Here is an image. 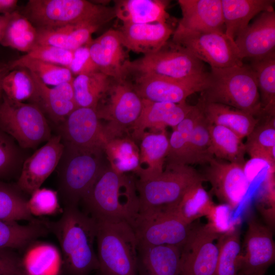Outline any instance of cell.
<instances>
[{"instance_id":"cell-35","label":"cell","mask_w":275,"mask_h":275,"mask_svg":"<svg viewBox=\"0 0 275 275\" xmlns=\"http://www.w3.org/2000/svg\"><path fill=\"white\" fill-rule=\"evenodd\" d=\"M104 153L109 167L116 173H136L140 149L131 138L123 136L108 141L104 147Z\"/></svg>"},{"instance_id":"cell-9","label":"cell","mask_w":275,"mask_h":275,"mask_svg":"<svg viewBox=\"0 0 275 275\" xmlns=\"http://www.w3.org/2000/svg\"><path fill=\"white\" fill-rule=\"evenodd\" d=\"M142 108V98L127 79H112L106 93L96 108L103 125L107 141L124 136L138 119Z\"/></svg>"},{"instance_id":"cell-44","label":"cell","mask_w":275,"mask_h":275,"mask_svg":"<svg viewBox=\"0 0 275 275\" xmlns=\"http://www.w3.org/2000/svg\"><path fill=\"white\" fill-rule=\"evenodd\" d=\"M20 190L0 181V220L17 222L36 220L28 207V200Z\"/></svg>"},{"instance_id":"cell-41","label":"cell","mask_w":275,"mask_h":275,"mask_svg":"<svg viewBox=\"0 0 275 275\" xmlns=\"http://www.w3.org/2000/svg\"><path fill=\"white\" fill-rule=\"evenodd\" d=\"M216 243L218 252L214 275H238L242 245L239 229L235 227L220 234Z\"/></svg>"},{"instance_id":"cell-37","label":"cell","mask_w":275,"mask_h":275,"mask_svg":"<svg viewBox=\"0 0 275 275\" xmlns=\"http://www.w3.org/2000/svg\"><path fill=\"white\" fill-rule=\"evenodd\" d=\"M211 150L216 158L245 166L244 144L231 130L221 125L210 124Z\"/></svg>"},{"instance_id":"cell-23","label":"cell","mask_w":275,"mask_h":275,"mask_svg":"<svg viewBox=\"0 0 275 275\" xmlns=\"http://www.w3.org/2000/svg\"><path fill=\"white\" fill-rule=\"evenodd\" d=\"M117 31L123 47L144 55L160 49L168 41L174 32L167 22L123 23Z\"/></svg>"},{"instance_id":"cell-13","label":"cell","mask_w":275,"mask_h":275,"mask_svg":"<svg viewBox=\"0 0 275 275\" xmlns=\"http://www.w3.org/2000/svg\"><path fill=\"white\" fill-rule=\"evenodd\" d=\"M192 227V224L185 223L174 211L139 214L132 226L140 243L180 248L187 240Z\"/></svg>"},{"instance_id":"cell-56","label":"cell","mask_w":275,"mask_h":275,"mask_svg":"<svg viewBox=\"0 0 275 275\" xmlns=\"http://www.w3.org/2000/svg\"><path fill=\"white\" fill-rule=\"evenodd\" d=\"M2 38H3V35H0V43H1V40L2 39Z\"/></svg>"},{"instance_id":"cell-30","label":"cell","mask_w":275,"mask_h":275,"mask_svg":"<svg viewBox=\"0 0 275 275\" xmlns=\"http://www.w3.org/2000/svg\"><path fill=\"white\" fill-rule=\"evenodd\" d=\"M167 1L121 0L115 2V15L123 23L142 24L167 22Z\"/></svg>"},{"instance_id":"cell-26","label":"cell","mask_w":275,"mask_h":275,"mask_svg":"<svg viewBox=\"0 0 275 275\" xmlns=\"http://www.w3.org/2000/svg\"><path fill=\"white\" fill-rule=\"evenodd\" d=\"M139 142L140 162L135 174L139 180H146L160 175L163 171L169 149L166 130L145 132Z\"/></svg>"},{"instance_id":"cell-18","label":"cell","mask_w":275,"mask_h":275,"mask_svg":"<svg viewBox=\"0 0 275 275\" xmlns=\"http://www.w3.org/2000/svg\"><path fill=\"white\" fill-rule=\"evenodd\" d=\"M64 144L60 135L51 136L46 144L24 161L17 186L31 194L57 168L62 156Z\"/></svg>"},{"instance_id":"cell-29","label":"cell","mask_w":275,"mask_h":275,"mask_svg":"<svg viewBox=\"0 0 275 275\" xmlns=\"http://www.w3.org/2000/svg\"><path fill=\"white\" fill-rule=\"evenodd\" d=\"M99 28L91 24L79 23L53 28L37 29L36 44L74 51L89 44L92 41V34Z\"/></svg>"},{"instance_id":"cell-21","label":"cell","mask_w":275,"mask_h":275,"mask_svg":"<svg viewBox=\"0 0 275 275\" xmlns=\"http://www.w3.org/2000/svg\"><path fill=\"white\" fill-rule=\"evenodd\" d=\"M91 56L99 71L115 80L125 79L130 61L117 30H109L89 44Z\"/></svg>"},{"instance_id":"cell-31","label":"cell","mask_w":275,"mask_h":275,"mask_svg":"<svg viewBox=\"0 0 275 275\" xmlns=\"http://www.w3.org/2000/svg\"><path fill=\"white\" fill-rule=\"evenodd\" d=\"M24 249L21 261L25 275H57L59 273L62 257L54 245L35 240Z\"/></svg>"},{"instance_id":"cell-12","label":"cell","mask_w":275,"mask_h":275,"mask_svg":"<svg viewBox=\"0 0 275 275\" xmlns=\"http://www.w3.org/2000/svg\"><path fill=\"white\" fill-rule=\"evenodd\" d=\"M219 234L208 223L192 227L181 248L180 275H214Z\"/></svg>"},{"instance_id":"cell-48","label":"cell","mask_w":275,"mask_h":275,"mask_svg":"<svg viewBox=\"0 0 275 275\" xmlns=\"http://www.w3.org/2000/svg\"><path fill=\"white\" fill-rule=\"evenodd\" d=\"M73 54V51L51 45L36 44L25 56L68 68Z\"/></svg>"},{"instance_id":"cell-27","label":"cell","mask_w":275,"mask_h":275,"mask_svg":"<svg viewBox=\"0 0 275 275\" xmlns=\"http://www.w3.org/2000/svg\"><path fill=\"white\" fill-rule=\"evenodd\" d=\"M225 34L233 40L260 13L273 10L274 0H221Z\"/></svg>"},{"instance_id":"cell-46","label":"cell","mask_w":275,"mask_h":275,"mask_svg":"<svg viewBox=\"0 0 275 275\" xmlns=\"http://www.w3.org/2000/svg\"><path fill=\"white\" fill-rule=\"evenodd\" d=\"M31 195L30 199L28 200V207L32 215H51L59 211L60 206L57 191L39 188Z\"/></svg>"},{"instance_id":"cell-24","label":"cell","mask_w":275,"mask_h":275,"mask_svg":"<svg viewBox=\"0 0 275 275\" xmlns=\"http://www.w3.org/2000/svg\"><path fill=\"white\" fill-rule=\"evenodd\" d=\"M181 248L138 242L137 275H180Z\"/></svg>"},{"instance_id":"cell-28","label":"cell","mask_w":275,"mask_h":275,"mask_svg":"<svg viewBox=\"0 0 275 275\" xmlns=\"http://www.w3.org/2000/svg\"><path fill=\"white\" fill-rule=\"evenodd\" d=\"M198 100L210 123L225 127L241 139L252 132L260 120L251 114L228 105L204 102L200 98Z\"/></svg>"},{"instance_id":"cell-6","label":"cell","mask_w":275,"mask_h":275,"mask_svg":"<svg viewBox=\"0 0 275 275\" xmlns=\"http://www.w3.org/2000/svg\"><path fill=\"white\" fill-rule=\"evenodd\" d=\"M24 14L37 29L79 23L101 26L116 16L114 8L86 0H29Z\"/></svg>"},{"instance_id":"cell-53","label":"cell","mask_w":275,"mask_h":275,"mask_svg":"<svg viewBox=\"0 0 275 275\" xmlns=\"http://www.w3.org/2000/svg\"><path fill=\"white\" fill-rule=\"evenodd\" d=\"M17 3V0H0V14H11L15 12Z\"/></svg>"},{"instance_id":"cell-15","label":"cell","mask_w":275,"mask_h":275,"mask_svg":"<svg viewBox=\"0 0 275 275\" xmlns=\"http://www.w3.org/2000/svg\"><path fill=\"white\" fill-rule=\"evenodd\" d=\"M208 73L202 77L176 79L149 74L135 75L132 86L140 97L153 101L180 103L190 95L204 91L208 84Z\"/></svg>"},{"instance_id":"cell-14","label":"cell","mask_w":275,"mask_h":275,"mask_svg":"<svg viewBox=\"0 0 275 275\" xmlns=\"http://www.w3.org/2000/svg\"><path fill=\"white\" fill-rule=\"evenodd\" d=\"M274 261L272 230L255 218H251L241 245L238 275H265Z\"/></svg>"},{"instance_id":"cell-39","label":"cell","mask_w":275,"mask_h":275,"mask_svg":"<svg viewBox=\"0 0 275 275\" xmlns=\"http://www.w3.org/2000/svg\"><path fill=\"white\" fill-rule=\"evenodd\" d=\"M37 30L24 15L15 11L4 31L1 44L28 53L37 42Z\"/></svg>"},{"instance_id":"cell-22","label":"cell","mask_w":275,"mask_h":275,"mask_svg":"<svg viewBox=\"0 0 275 275\" xmlns=\"http://www.w3.org/2000/svg\"><path fill=\"white\" fill-rule=\"evenodd\" d=\"M182 12L175 30L225 33L221 0H178Z\"/></svg>"},{"instance_id":"cell-19","label":"cell","mask_w":275,"mask_h":275,"mask_svg":"<svg viewBox=\"0 0 275 275\" xmlns=\"http://www.w3.org/2000/svg\"><path fill=\"white\" fill-rule=\"evenodd\" d=\"M239 57L256 59L275 53V12L264 11L234 40Z\"/></svg>"},{"instance_id":"cell-49","label":"cell","mask_w":275,"mask_h":275,"mask_svg":"<svg viewBox=\"0 0 275 275\" xmlns=\"http://www.w3.org/2000/svg\"><path fill=\"white\" fill-rule=\"evenodd\" d=\"M12 139L0 129V178L11 174L18 163L19 152Z\"/></svg>"},{"instance_id":"cell-5","label":"cell","mask_w":275,"mask_h":275,"mask_svg":"<svg viewBox=\"0 0 275 275\" xmlns=\"http://www.w3.org/2000/svg\"><path fill=\"white\" fill-rule=\"evenodd\" d=\"M95 221L100 274L137 275L138 240L132 227L123 221Z\"/></svg>"},{"instance_id":"cell-45","label":"cell","mask_w":275,"mask_h":275,"mask_svg":"<svg viewBox=\"0 0 275 275\" xmlns=\"http://www.w3.org/2000/svg\"><path fill=\"white\" fill-rule=\"evenodd\" d=\"M210 124L202 108L191 135L189 149V165L208 164L214 157L211 150Z\"/></svg>"},{"instance_id":"cell-3","label":"cell","mask_w":275,"mask_h":275,"mask_svg":"<svg viewBox=\"0 0 275 275\" xmlns=\"http://www.w3.org/2000/svg\"><path fill=\"white\" fill-rule=\"evenodd\" d=\"M200 99L220 103L251 114L258 118L264 115L261 106L257 79L249 66L211 68L208 84Z\"/></svg>"},{"instance_id":"cell-33","label":"cell","mask_w":275,"mask_h":275,"mask_svg":"<svg viewBox=\"0 0 275 275\" xmlns=\"http://www.w3.org/2000/svg\"><path fill=\"white\" fill-rule=\"evenodd\" d=\"M202 111L198 101L175 128L169 139V149L165 165H189V149L194 125Z\"/></svg>"},{"instance_id":"cell-34","label":"cell","mask_w":275,"mask_h":275,"mask_svg":"<svg viewBox=\"0 0 275 275\" xmlns=\"http://www.w3.org/2000/svg\"><path fill=\"white\" fill-rule=\"evenodd\" d=\"M48 232L44 222L39 220L24 225L0 220V250L24 249Z\"/></svg>"},{"instance_id":"cell-25","label":"cell","mask_w":275,"mask_h":275,"mask_svg":"<svg viewBox=\"0 0 275 275\" xmlns=\"http://www.w3.org/2000/svg\"><path fill=\"white\" fill-rule=\"evenodd\" d=\"M32 74L36 86L35 104L45 112L53 122L62 123L74 109L78 107L75 100L72 81L50 88Z\"/></svg>"},{"instance_id":"cell-57","label":"cell","mask_w":275,"mask_h":275,"mask_svg":"<svg viewBox=\"0 0 275 275\" xmlns=\"http://www.w3.org/2000/svg\"><path fill=\"white\" fill-rule=\"evenodd\" d=\"M99 275H100V274H99Z\"/></svg>"},{"instance_id":"cell-2","label":"cell","mask_w":275,"mask_h":275,"mask_svg":"<svg viewBox=\"0 0 275 275\" xmlns=\"http://www.w3.org/2000/svg\"><path fill=\"white\" fill-rule=\"evenodd\" d=\"M85 212L95 219L123 221L131 227L140 213L136 179L104 165L82 198Z\"/></svg>"},{"instance_id":"cell-38","label":"cell","mask_w":275,"mask_h":275,"mask_svg":"<svg viewBox=\"0 0 275 275\" xmlns=\"http://www.w3.org/2000/svg\"><path fill=\"white\" fill-rule=\"evenodd\" d=\"M250 66L256 75L264 114L275 116V53L251 59Z\"/></svg>"},{"instance_id":"cell-17","label":"cell","mask_w":275,"mask_h":275,"mask_svg":"<svg viewBox=\"0 0 275 275\" xmlns=\"http://www.w3.org/2000/svg\"><path fill=\"white\" fill-rule=\"evenodd\" d=\"M61 125L59 135L63 142L80 148L104 151L107 140L96 109L78 107Z\"/></svg>"},{"instance_id":"cell-8","label":"cell","mask_w":275,"mask_h":275,"mask_svg":"<svg viewBox=\"0 0 275 275\" xmlns=\"http://www.w3.org/2000/svg\"><path fill=\"white\" fill-rule=\"evenodd\" d=\"M127 70V77L149 74L176 79L196 78L208 73L201 61L172 41L155 52L130 61Z\"/></svg>"},{"instance_id":"cell-50","label":"cell","mask_w":275,"mask_h":275,"mask_svg":"<svg viewBox=\"0 0 275 275\" xmlns=\"http://www.w3.org/2000/svg\"><path fill=\"white\" fill-rule=\"evenodd\" d=\"M68 68L73 75L75 76L99 71L91 56L89 44L79 47L73 51V58Z\"/></svg>"},{"instance_id":"cell-16","label":"cell","mask_w":275,"mask_h":275,"mask_svg":"<svg viewBox=\"0 0 275 275\" xmlns=\"http://www.w3.org/2000/svg\"><path fill=\"white\" fill-rule=\"evenodd\" d=\"M204 174L205 181L210 183L211 191L217 199L236 209L245 197L250 182L245 172V166L224 161L214 157Z\"/></svg>"},{"instance_id":"cell-10","label":"cell","mask_w":275,"mask_h":275,"mask_svg":"<svg viewBox=\"0 0 275 275\" xmlns=\"http://www.w3.org/2000/svg\"><path fill=\"white\" fill-rule=\"evenodd\" d=\"M0 129L22 148H35L52 136L44 114L36 104L15 101L3 95Z\"/></svg>"},{"instance_id":"cell-42","label":"cell","mask_w":275,"mask_h":275,"mask_svg":"<svg viewBox=\"0 0 275 275\" xmlns=\"http://www.w3.org/2000/svg\"><path fill=\"white\" fill-rule=\"evenodd\" d=\"M202 184L199 183L191 187L183 196L174 210L188 225H191L201 217H206L214 205Z\"/></svg>"},{"instance_id":"cell-20","label":"cell","mask_w":275,"mask_h":275,"mask_svg":"<svg viewBox=\"0 0 275 275\" xmlns=\"http://www.w3.org/2000/svg\"><path fill=\"white\" fill-rule=\"evenodd\" d=\"M186 101L180 103L153 101L142 99V108L140 116L132 127L131 138L140 141L146 129L153 132L173 129L181 122L193 108Z\"/></svg>"},{"instance_id":"cell-55","label":"cell","mask_w":275,"mask_h":275,"mask_svg":"<svg viewBox=\"0 0 275 275\" xmlns=\"http://www.w3.org/2000/svg\"><path fill=\"white\" fill-rule=\"evenodd\" d=\"M12 13L0 15V35H1L3 36L4 31L11 18Z\"/></svg>"},{"instance_id":"cell-40","label":"cell","mask_w":275,"mask_h":275,"mask_svg":"<svg viewBox=\"0 0 275 275\" xmlns=\"http://www.w3.org/2000/svg\"><path fill=\"white\" fill-rule=\"evenodd\" d=\"M12 70L24 68L37 77L43 83L55 86L72 81L74 76L70 70L64 66L55 65L23 55L9 62Z\"/></svg>"},{"instance_id":"cell-1","label":"cell","mask_w":275,"mask_h":275,"mask_svg":"<svg viewBox=\"0 0 275 275\" xmlns=\"http://www.w3.org/2000/svg\"><path fill=\"white\" fill-rule=\"evenodd\" d=\"M63 211L58 221L45 224L60 243L67 274L89 275L99 267L94 250L96 222L77 206H64Z\"/></svg>"},{"instance_id":"cell-4","label":"cell","mask_w":275,"mask_h":275,"mask_svg":"<svg viewBox=\"0 0 275 275\" xmlns=\"http://www.w3.org/2000/svg\"><path fill=\"white\" fill-rule=\"evenodd\" d=\"M203 182L202 174L190 165H165L163 172L156 177L136 179L139 214L174 211L184 194Z\"/></svg>"},{"instance_id":"cell-7","label":"cell","mask_w":275,"mask_h":275,"mask_svg":"<svg viewBox=\"0 0 275 275\" xmlns=\"http://www.w3.org/2000/svg\"><path fill=\"white\" fill-rule=\"evenodd\" d=\"M63 143V151L57 167L58 194L64 206H78L105 165L104 151L83 149Z\"/></svg>"},{"instance_id":"cell-32","label":"cell","mask_w":275,"mask_h":275,"mask_svg":"<svg viewBox=\"0 0 275 275\" xmlns=\"http://www.w3.org/2000/svg\"><path fill=\"white\" fill-rule=\"evenodd\" d=\"M245 150L251 158L262 159L275 170V116H266L246 136Z\"/></svg>"},{"instance_id":"cell-36","label":"cell","mask_w":275,"mask_h":275,"mask_svg":"<svg viewBox=\"0 0 275 275\" xmlns=\"http://www.w3.org/2000/svg\"><path fill=\"white\" fill-rule=\"evenodd\" d=\"M112 79L100 71L74 77L72 86L78 107L96 109L98 103L109 89Z\"/></svg>"},{"instance_id":"cell-54","label":"cell","mask_w":275,"mask_h":275,"mask_svg":"<svg viewBox=\"0 0 275 275\" xmlns=\"http://www.w3.org/2000/svg\"><path fill=\"white\" fill-rule=\"evenodd\" d=\"M12 70L10 62L6 63L0 62V98L2 96V82L5 76Z\"/></svg>"},{"instance_id":"cell-47","label":"cell","mask_w":275,"mask_h":275,"mask_svg":"<svg viewBox=\"0 0 275 275\" xmlns=\"http://www.w3.org/2000/svg\"><path fill=\"white\" fill-rule=\"evenodd\" d=\"M274 170L269 169L266 179L263 184L261 195L257 203V208L270 229L275 224V182Z\"/></svg>"},{"instance_id":"cell-43","label":"cell","mask_w":275,"mask_h":275,"mask_svg":"<svg viewBox=\"0 0 275 275\" xmlns=\"http://www.w3.org/2000/svg\"><path fill=\"white\" fill-rule=\"evenodd\" d=\"M2 91L4 95L11 100L35 103V81L32 73L25 68H17L11 70L3 80Z\"/></svg>"},{"instance_id":"cell-51","label":"cell","mask_w":275,"mask_h":275,"mask_svg":"<svg viewBox=\"0 0 275 275\" xmlns=\"http://www.w3.org/2000/svg\"><path fill=\"white\" fill-rule=\"evenodd\" d=\"M232 211L227 204H214L206 216L208 219V223L219 234L229 231L236 227L232 223Z\"/></svg>"},{"instance_id":"cell-52","label":"cell","mask_w":275,"mask_h":275,"mask_svg":"<svg viewBox=\"0 0 275 275\" xmlns=\"http://www.w3.org/2000/svg\"><path fill=\"white\" fill-rule=\"evenodd\" d=\"M0 275H25L21 258L10 250H0Z\"/></svg>"},{"instance_id":"cell-11","label":"cell","mask_w":275,"mask_h":275,"mask_svg":"<svg viewBox=\"0 0 275 275\" xmlns=\"http://www.w3.org/2000/svg\"><path fill=\"white\" fill-rule=\"evenodd\" d=\"M172 41L186 48L195 57L222 68L243 65L234 40L224 32L174 30Z\"/></svg>"}]
</instances>
